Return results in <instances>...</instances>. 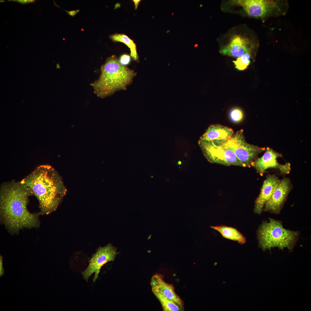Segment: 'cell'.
<instances>
[{
    "label": "cell",
    "mask_w": 311,
    "mask_h": 311,
    "mask_svg": "<svg viewBox=\"0 0 311 311\" xmlns=\"http://www.w3.org/2000/svg\"><path fill=\"white\" fill-rule=\"evenodd\" d=\"M233 130L229 127L219 124L210 126L200 140H227L234 134Z\"/></svg>",
    "instance_id": "13"
},
{
    "label": "cell",
    "mask_w": 311,
    "mask_h": 311,
    "mask_svg": "<svg viewBox=\"0 0 311 311\" xmlns=\"http://www.w3.org/2000/svg\"><path fill=\"white\" fill-rule=\"evenodd\" d=\"M170 32V30H168L167 31H166V33H169V32Z\"/></svg>",
    "instance_id": "24"
},
{
    "label": "cell",
    "mask_w": 311,
    "mask_h": 311,
    "mask_svg": "<svg viewBox=\"0 0 311 311\" xmlns=\"http://www.w3.org/2000/svg\"><path fill=\"white\" fill-rule=\"evenodd\" d=\"M151 289L158 291L184 310V303L175 293L173 285L166 282L163 276L156 274L152 277L150 282Z\"/></svg>",
    "instance_id": "11"
},
{
    "label": "cell",
    "mask_w": 311,
    "mask_h": 311,
    "mask_svg": "<svg viewBox=\"0 0 311 311\" xmlns=\"http://www.w3.org/2000/svg\"><path fill=\"white\" fill-rule=\"evenodd\" d=\"M300 233L284 227L282 221L271 218L263 221L257 231L259 247L264 251L278 247L286 248L292 251L297 242Z\"/></svg>",
    "instance_id": "4"
},
{
    "label": "cell",
    "mask_w": 311,
    "mask_h": 311,
    "mask_svg": "<svg viewBox=\"0 0 311 311\" xmlns=\"http://www.w3.org/2000/svg\"><path fill=\"white\" fill-rule=\"evenodd\" d=\"M251 56V53H248L238 57L236 60L233 61L235 68L239 70L245 69L250 63Z\"/></svg>",
    "instance_id": "17"
},
{
    "label": "cell",
    "mask_w": 311,
    "mask_h": 311,
    "mask_svg": "<svg viewBox=\"0 0 311 311\" xmlns=\"http://www.w3.org/2000/svg\"><path fill=\"white\" fill-rule=\"evenodd\" d=\"M117 248L109 243L99 247L89 261L87 268L81 273L83 278L88 282L90 276L94 273L93 281L98 279L101 267L107 263L114 261L117 254Z\"/></svg>",
    "instance_id": "7"
},
{
    "label": "cell",
    "mask_w": 311,
    "mask_h": 311,
    "mask_svg": "<svg viewBox=\"0 0 311 311\" xmlns=\"http://www.w3.org/2000/svg\"><path fill=\"white\" fill-rule=\"evenodd\" d=\"M279 180L275 175H269L266 176L260 193L255 202L254 209L255 213L260 215L262 213L265 203L273 193Z\"/></svg>",
    "instance_id": "12"
},
{
    "label": "cell",
    "mask_w": 311,
    "mask_h": 311,
    "mask_svg": "<svg viewBox=\"0 0 311 311\" xmlns=\"http://www.w3.org/2000/svg\"><path fill=\"white\" fill-rule=\"evenodd\" d=\"M153 294L160 302L164 311H182V309L160 292L152 289Z\"/></svg>",
    "instance_id": "16"
},
{
    "label": "cell",
    "mask_w": 311,
    "mask_h": 311,
    "mask_svg": "<svg viewBox=\"0 0 311 311\" xmlns=\"http://www.w3.org/2000/svg\"><path fill=\"white\" fill-rule=\"evenodd\" d=\"M79 10H73L71 11H66L70 15L72 16H73L75 15L79 11Z\"/></svg>",
    "instance_id": "22"
},
{
    "label": "cell",
    "mask_w": 311,
    "mask_h": 311,
    "mask_svg": "<svg viewBox=\"0 0 311 311\" xmlns=\"http://www.w3.org/2000/svg\"><path fill=\"white\" fill-rule=\"evenodd\" d=\"M3 258L1 255L0 256V276H1L4 274V270L3 266Z\"/></svg>",
    "instance_id": "20"
},
{
    "label": "cell",
    "mask_w": 311,
    "mask_h": 311,
    "mask_svg": "<svg viewBox=\"0 0 311 311\" xmlns=\"http://www.w3.org/2000/svg\"><path fill=\"white\" fill-rule=\"evenodd\" d=\"M292 187L289 178H284L278 182L269 199L265 203L263 211L280 214Z\"/></svg>",
    "instance_id": "9"
},
{
    "label": "cell",
    "mask_w": 311,
    "mask_h": 311,
    "mask_svg": "<svg viewBox=\"0 0 311 311\" xmlns=\"http://www.w3.org/2000/svg\"><path fill=\"white\" fill-rule=\"evenodd\" d=\"M110 38L114 42H120L126 44L130 48V55L133 59L139 61L136 45L133 41L126 35L123 34L116 33L109 36Z\"/></svg>",
    "instance_id": "15"
},
{
    "label": "cell",
    "mask_w": 311,
    "mask_h": 311,
    "mask_svg": "<svg viewBox=\"0 0 311 311\" xmlns=\"http://www.w3.org/2000/svg\"><path fill=\"white\" fill-rule=\"evenodd\" d=\"M136 75L134 70L121 64L114 55L106 59L101 67L98 79L91 84L94 93L103 98L116 91L126 89Z\"/></svg>",
    "instance_id": "3"
},
{
    "label": "cell",
    "mask_w": 311,
    "mask_h": 311,
    "mask_svg": "<svg viewBox=\"0 0 311 311\" xmlns=\"http://www.w3.org/2000/svg\"><path fill=\"white\" fill-rule=\"evenodd\" d=\"M140 0H133V1L134 2L135 8L136 9L138 6V5L140 2Z\"/></svg>",
    "instance_id": "23"
},
{
    "label": "cell",
    "mask_w": 311,
    "mask_h": 311,
    "mask_svg": "<svg viewBox=\"0 0 311 311\" xmlns=\"http://www.w3.org/2000/svg\"><path fill=\"white\" fill-rule=\"evenodd\" d=\"M231 120L234 122H238L242 120L243 118L242 111L239 108H234L231 110L229 114Z\"/></svg>",
    "instance_id": "18"
},
{
    "label": "cell",
    "mask_w": 311,
    "mask_h": 311,
    "mask_svg": "<svg viewBox=\"0 0 311 311\" xmlns=\"http://www.w3.org/2000/svg\"><path fill=\"white\" fill-rule=\"evenodd\" d=\"M120 63L122 65L126 66L128 65L131 61V58L128 54H124L122 55L119 60Z\"/></svg>",
    "instance_id": "19"
},
{
    "label": "cell",
    "mask_w": 311,
    "mask_h": 311,
    "mask_svg": "<svg viewBox=\"0 0 311 311\" xmlns=\"http://www.w3.org/2000/svg\"><path fill=\"white\" fill-rule=\"evenodd\" d=\"M257 45V42L251 38L246 36L236 35L221 49L220 52L224 55L239 57L246 53H251Z\"/></svg>",
    "instance_id": "10"
},
{
    "label": "cell",
    "mask_w": 311,
    "mask_h": 311,
    "mask_svg": "<svg viewBox=\"0 0 311 311\" xmlns=\"http://www.w3.org/2000/svg\"><path fill=\"white\" fill-rule=\"evenodd\" d=\"M21 182L37 198L42 215L55 211L67 192L62 178L49 165L37 166Z\"/></svg>",
    "instance_id": "2"
},
{
    "label": "cell",
    "mask_w": 311,
    "mask_h": 311,
    "mask_svg": "<svg viewBox=\"0 0 311 311\" xmlns=\"http://www.w3.org/2000/svg\"><path fill=\"white\" fill-rule=\"evenodd\" d=\"M211 227L218 232L223 238L237 241L242 244L246 241L244 236L236 228L224 225L211 226Z\"/></svg>",
    "instance_id": "14"
},
{
    "label": "cell",
    "mask_w": 311,
    "mask_h": 311,
    "mask_svg": "<svg viewBox=\"0 0 311 311\" xmlns=\"http://www.w3.org/2000/svg\"><path fill=\"white\" fill-rule=\"evenodd\" d=\"M279 157H282L281 154L267 147L264 154L260 158H257L251 166L261 176H262L268 169L270 168L278 169L282 174L289 173L291 169L290 164L288 162L284 164H279L277 160V158Z\"/></svg>",
    "instance_id": "8"
},
{
    "label": "cell",
    "mask_w": 311,
    "mask_h": 311,
    "mask_svg": "<svg viewBox=\"0 0 311 311\" xmlns=\"http://www.w3.org/2000/svg\"><path fill=\"white\" fill-rule=\"evenodd\" d=\"M198 145L203 154L210 162L227 166L246 167L231 149L225 144L224 140H199Z\"/></svg>",
    "instance_id": "5"
},
{
    "label": "cell",
    "mask_w": 311,
    "mask_h": 311,
    "mask_svg": "<svg viewBox=\"0 0 311 311\" xmlns=\"http://www.w3.org/2000/svg\"><path fill=\"white\" fill-rule=\"evenodd\" d=\"M172 15H173V13H172Z\"/></svg>",
    "instance_id": "26"
},
{
    "label": "cell",
    "mask_w": 311,
    "mask_h": 311,
    "mask_svg": "<svg viewBox=\"0 0 311 311\" xmlns=\"http://www.w3.org/2000/svg\"><path fill=\"white\" fill-rule=\"evenodd\" d=\"M197 45H198L197 44H195L194 45V47H196Z\"/></svg>",
    "instance_id": "25"
},
{
    "label": "cell",
    "mask_w": 311,
    "mask_h": 311,
    "mask_svg": "<svg viewBox=\"0 0 311 311\" xmlns=\"http://www.w3.org/2000/svg\"><path fill=\"white\" fill-rule=\"evenodd\" d=\"M31 194L21 181L12 180L1 184V220L10 233L15 234L24 228L31 229L39 226L40 213H32L27 209L29 198Z\"/></svg>",
    "instance_id": "1"
},
{
    "label": "cell",
    "mask_w": 311,
    "mask_h": 311,
    "mask_svg": "<svg viewBox=\"0 0 311 311\" xmlns=\"http://www.w3.org/2000/svg\"><path fill=\"white\" fill-rule=\"evenodd\" d=\"M9 1H16L22 4H26L28 3H33L34 2L35 0H9Z\"/></svg>",
    "instance_id": "21"
},
{
    "label": "cell",
    "mask_w": 311,
    "mask_h": 311,
    "mask_svg": "<svg viewBox=\"0 0 311 311\" xmlns=\"http://www.w3.org/2000/svg\"><path fill=\"white\" fill-rule=\"evenodd\" d=\"M224 141L225 144L234 152L246 167H251L258 154L266 149L265 147H259L246 142L242 130L237 131L230 138Z\"/></svg>",
    "instance_id": "6"
}]
</instances>
